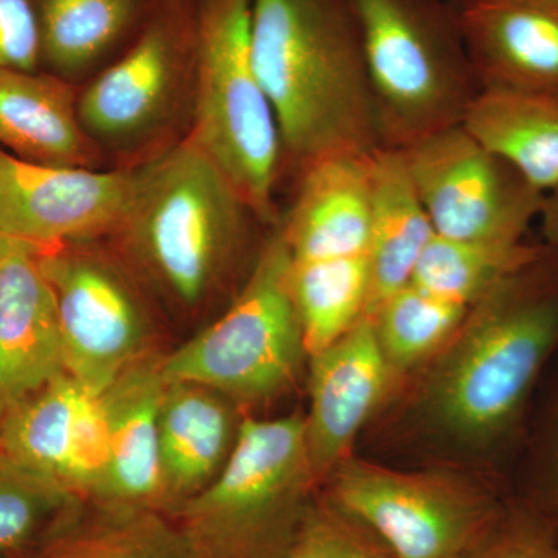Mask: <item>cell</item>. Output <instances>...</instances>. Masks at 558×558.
Instances as JSON below:
<instances>
[{"mask_svg":"<svg viewBox=\"0 0 558 558\" xmlns=\"http://www.w3.org/2000/svg\"><path fill=\"white\" fill-rule=\"evenodd\" d=\"M252 51L282 182L326 157L384 148L351 0H253Z\"/></svg>","mask_w":558,"mask_h":558,"instance_id":"obj_1","label":"cell"},{"mask_svg":"<svg viewBox=\"0 0 558 558\" xmlns=\"http://www.w3.org/2000/svg\"><path fill=\"white\" fill-rule=\"evenodd\" d=\"M558 348V250L548 244L470 307L436 355L424 407L461 442L494 446L519 427Z\"/></svg>","mask_w":558,"mask_h":558,"instance_id":"obj_2","label":"cell"},{"mask_svg":"<svg viewBox=\"0 0 558 558\" xmlns=\"http://www.w3.org/2000/svg\"><path fill=\"white\" fill-rule=\"evenodd\" d=\"M256 227L267 226L190 137L140 170L126 215L106 241L143 284L197 314L233 284Z\"/></svg>","mask_w":558,"mask_h":558,"instance_id":"obj_3","label":"cell"},{"mask_svg":"<svg viewBox=\"0 0 558 558\" xmlns=\"http://www.w3.org/2000/svg\"><path fill=\"white\" fill-rule=\"evenodd\" d=\"M384 148L459 126L481 90L454 0H351Z\"/></svg>","mask_w":558,"mask_h":558,"instance_id":"obj_4","label":"cell"},{"mask_svg":"<svg viewBox=\"0 0 558 558\" xmlns=\"http://www.w3.org/2000/svg\"><path fill=\"white\" fill-rule=\"evenodd\" d=\"M197 43L193 0H161L137 39L80 87L81 123L109 170L135 171L193 135Z\"/></svg>","mask_w":558,"mask_h":558,"instance_id":"obj_5","label":"cell"},{"mask_svg":"<svg viewBox=\"0 0 558 558\" xmlns=\"http://www.w3.org/2000/svg\"><path fill=\"white\" fill-rule=\"evenodd\" d=\"M304 414L245 417L215 480L170 513L199 558H271L311 508Z\"/></svg>","mask_w":558,"mask_h":558,"instance_id":"obj_6","label":"cell"},{"mask_svg":"<svg viewBox=\"0 0 558 558\" xmlns=\"http://www.w3.org/2000/svg\"><path fill=\"white\" fill-rule=\"evenodd\" d=\"M193 2L197 102L191 138L226 172L264 226L274 229L281 218L282 148L253 62V0Z\"/></svg>","mask_w":558,"mask_h":558,"instance_id":"obj_7","label":"cell"},{"mask_svg":"<svg viewBox=\"0 0 558 558\" xmlns=\"http://www.w3.org/2000/svg\"><path fill=\"white\" fill-rule=\"evenodd\" d=\"M290 267L288 244L274 227L223 314L160 360L163 380L202 385L236 403H259L286 391L310 359Z\"/></svg>","mask_w":558,"mask_h":558,"instance_id":"obj_8","label":"cell"},{"mask_svg":"<svg viewBox=\"0 0 558 558\" xmlns=\"http://www.w3.org/2000/svg\"><path fill=\"white\" fill-rule=\"evenodd\" d=\"M329 501L368 529L392 558H468L502 510L497 498L447 472H400L348 457Z\"/></svg>","mask_w":558,"mask_h":558,"instance_id":"obj_9","label":"cell"},{"mask_svg":"<svg viewBox=\"0 0 558 558\" xmlns=\"http://www.w3.org/2000/svg\"><path fill=\"white\" fill-rule=\"evenodd\" d=\"M36 260L57 303L65 373L100 395L143 357V282L106 240L44 250Z\"/></svg>","mask_w":558,"mask_h":558,"instance_id":"obj_10","label":"cell"},{"mask_svg":"<svg viewBox=\"0 0 558 558\" xmlns=\"http://www.w3.org/2000/svg\"><path fill=\"white\" fill-rule=\"evenodd\" d=\"M402 153L438 236L521 242L539 218L545 196L461 124Z\"/></svg>","mask_w":558,"mask_h":558,"instance_id":"obj_11","label":"cell"},{"mask_svg":"<svg viewBox=\"0 0 558 558\" xmlns=\"http://www.w3.org/2000/svg\"><path fill=\"white\" fill-rule=\"evenodd\" d=\"M138 175L33 163L0 149V231L44 250L109 240Z\"/></svg>","mask_w":558,"mask_h":558,"instance_id":"obj_12","label":"cell"},{"mask_svg":"<svg viewBox=\"0 0 558 558\" xmlns=\"http://www.w3.org/2000/svg\"><path fill=\"white\" fill-rule=\"evenodd\" d=\"M0 449L92 501L105 483L110 459L101 392L61 374L10 407Z\"/></svg>","mask_w":558,"mask_h":558,"instance_id":"obj_13","label":"cell"},{"mask_svg":"<svg viewBox=\"0 0 558 558\" xmlns=\"http://www.w3.org/2000/svg\"><path fill=\"white\" fill-rule=\"evenodd\" d=\"M310 360L311 407L304 421L312 470L322 481L351 457L360 429L379 410L398 376L366 317Z\"/></svg>","mask_w":558,"mask_h":558,"instance_id":"obj_14","label":"cell"},{"mask_svg":"<svg viewBox=\"0 0 558 558\" xmlns=\"http://www.w3.org/2000/svg\"><path fill=\"white\" fill-rule=\"evenodd\" d=\"M481 89L558 98L556 0H457Z\"/></svg>","mask_w":558,"mask_h":558,"instance_id":"obj_15","label":"cell"},{"mask_svg":"<svg viewBox=\"0 0 558 558\" xmlns=\"http://www.w3.org/2000/svg\"><path fill=\"white\" fill-rule=\"evenodd\" d=\"M371 160L373 154L326 157L292 180V201L277 227L293 260L366 255Z\"/></svg>","mask_w":558,"mask_h":558,"instance_id":"obj_16","label":"cell"},{"mask_svg":"<svg viewBox=\"0 0 558 558\" xmlns=\"http://www.w3.org/2000/svg\"><path fill=\"white\" fill-rule=\"evenodd\" d=\"M165 388L160 360L142 357L101 392L109 424L110 459L105 483L92 501L165 513L159 450Z\"/></svg>","mask_w":558,"mask_h":558,"instance_id":"obj_17","label":"cell"},{"mask_svg":"<svg viewBox=\"0 0 558 558\" xmlns=\"http://www.w3.org/2000/svg\"><path fill=\"white\" fill-rule=\"evenodd\" d=\"M78 94L40 69H0V149L33 163L109 170L81 123Z\"/></svg>","mask_w":558,"mask_h":558,"instance_id":"obj_18","label":"cell"},{"mask_svg":"<svg viewBox=\"0 0 558 558\" xmlns=\"http://www.w3.org/2000/svg\"><path fill=\"white\" fill-rule=\"evenodd\" d=\"M36 255L0 259V396L10 407L65 373L57 303Z\"/></svg>","mask_w":558,"mask_h":558,"instance_id":"obj_19","label":"cell"},{"mask_svg":"<svg viewBox=\"0 0 558 558\" xmlns=\"http://www.w3.org/2000/svg\"><path fill=\"white\" fill-rule=\"evenodd\" d=\"M161 0H31L40 70L83 86L137 39Z\"/></svg>","mask_w":558,"mask_h":558,"instance_id":"obj_20","label":"cell"},{"mask_svg":"<svg viewBox=\"0 0 558 558\" xmlns=\"http://www.w3.org/2000/svg\"><path fill=\"white\" fill-rule=\"evenodd\" d=\"M231 400L196 384H167L159 417L165 513L218 476L236 439Z\"/></svg>","mask_w":558,"mask_h":558,"instance_id":"obj_21","label":"cell"},{"mask_svg":"<svg viewBox=\"0 0 558 558\" xmlns=\"http://www.w3.org/2000/svg\"><path fill=\"white\" fill-rule=\"evenodd\" d=\"M432 220L402 150L381 148L371 160L369 293L365 317L413 279L418 259L435 238Z\"/></svg>","mask_w":558,"mask_h":558,"instance_id":"obj_22","label":"cell"},{"mask_svg":"<svg viewBox=\"0 0 558 558\" xmlns=\"http://www.w3.org/2000/svg\"><path fill=\"white\" fill-rule=\"evenodd\" d=\"M461 126L543 196L558 185V98L481 89Z\"/></svg>","mask_w":558,"mask_h":558,"instance_id":"obj_23","label":"cell"},{"mask_svg":"<svg viewBox=\"0 0 558 558\" xmlns=\"http://www.w3.org/2000/svg\"><path fill=\"white\" fill-rule=\"evenodd\" d=\"M31 558L199 557L167 513L86 501Z\"/></svg>","mask_w":558,"mask_h":558,"instance_id":"obj_24","label":"cell"},{"mask_svg":"<svg viewBox=\"0 0 558 558\" xmlns=\"http://www.w3.org/2000/svg\"><path fill=\"white\" fill-rule=\"evenodd\" d=\"M289 282L307 357L336 343L365 317L369 293L366 255L292 259Z\"/></svg>","mask_w":558,"mask_h":558,"instance_id":"obj_25","label":"cell"},{"mask_svg":"<svg viewBox=\"0 0 558 558\" xmlns=\"http://www.w3.org/2000/svg\"><path fill=\"white\" fill-rule=\"evenodd\" d=\"M86 499L0 449V558H31Z\"/></svg>","mask_w":558,"mask_h":558,"instance_id":"obj_26","label":"cell"},{"mask_svg":"<svg viewBox=\"0 0 558 558\" xmlns=\"http://www.w3.org/2000/svg\"><path fill=\"white\" fill-rule=\"evenodd\" d=\"M539 244L450 240L435 234L411 282L433 295L472 307L538 252Z\"/></svg>","mask_w":558,"mask_h":558,"instance_id":"obj_27","label":"cell"},{"mask_svg":"<svg viewBox=\"0 0 558 558\" xmlns=\"http://www.w3.org/2000/svg\"><path fill=\"white\" fill-rule=\"evenodd\" d=\"M469 310L410 282L385 300L369 319L381 352L398 376L435 359L457 333Z\"/></svg>","mask_w":558,"mask_h":558,"instance_id":"obj_28","label":"cell"},{"mask_svg":"<svg viewBox=\"0 0 558 558\" xmlns=\"http://www.w3.org/2000/svg\"><path fill=\"white\" fill-rule=\"evenodd\" d=\"M271 558H392L368 529L329 499L312 505L289 542Z\"/></svg>","mask_w":558,"mask_h":558,"instance_id":"obj_29","label":"cell"},{"mask_svg":"<svg viewBox=\"0 0 558 558\" xmlns=\"http://www.w3.org/2000/svg\"><path fill=\"white\" fill-rule=\"evenodd\" d=\"M468 558H558V543L534 510H502Z\"/></svg>","mask_w":558,"mask_h":558,"instance_id":"obj_30","label":"cell"},{"mask_svg":"<svg viewBox=\"0 0 558 558\" xmlns=\"http://www.w3.org/2000/svg\"><path fill=\"white\" fill-rule=\"evenodd\" d=\"M0 69H40L38 22L31 0H0Z\"/></svg>","mask_w":558,"mask_h":558,"instance_id":"obj_31","label":"cell"},{"mask_svg":"<svg viewBox=\"0 0 558 558\" xmlns=\"http://www.w3.org/2000/svg\"><path fill=\"white\" fill-rule=\"evenodd\" d=\"M538 219L549 247L558 250V185L546 194Z\"/></svg>","mask_w":558,"mask_h":558,"instance_id":"obj_32","label":"cell"},{"mask_svg":"<svg viewBox=\"0 0 558 558\" xmlns=\"http://www.w3.org/2000/svg\"><path fill=\"white\" fill-rule=\"evenodd\" d=\"M545 472L549 478L550 492L558 505V403L553 418L548 442L545 446Z\"/></svg>","mask_w":558,"mask_h":558,"instance_id":"obj_33","label":"cell"},{"mask_svg":"<svg viewBox=\"0 0 558 558\" xmlns=\"http://www.w3.org/2000/svg\"><path fill=\"white\" fill-rule=\"evenodd\" d=\"M14 252H35L39 255V253L44 252V248L38 247V245L28 244V242L14 240V238L0 231V259Z\"/></svg>","mask_w":558,"mask_h":558,"instance_id":"obj_34","label":"cell"},{"mask_svg":"<svg viewBox=\"0 0 558 558\" xmlns=\"http://www.w3.org/2000/svg\"><path fill=\"white\" fill-rule=\"evenodd\" d=\"M10 403L0 396V436H2L3 425H5L7 416H9Z\"/></svg>","mask_w":558,"mask_h":558,"instance_id":"obj_35","label":"cell"},{"mask_svg":"<svg viewBox=\"0 0 558 558\" xmlns=\"http://www.w3.org/2000/svg\"><path fill=\"white\" fill-rule=\"evenodd\" d=\"M454 2H457V0H454Z\"/></svg>","mask_w":558,"mask_h":558,"instance_id":"obj_36","label":"cell"},{"mask_svg":"<svg viewBox=\"0 0 558 558\" xmlns=\"http://www.w3.org/2000/svg\"><path fill=\"white\" fill-rule=\"evenodd\" d=\"M556 2H558V0H556Z\"/></svg>","mask_w":558,"mask_h":558,"instance_id":"obj_37","label":"cell"}]
</instances>
